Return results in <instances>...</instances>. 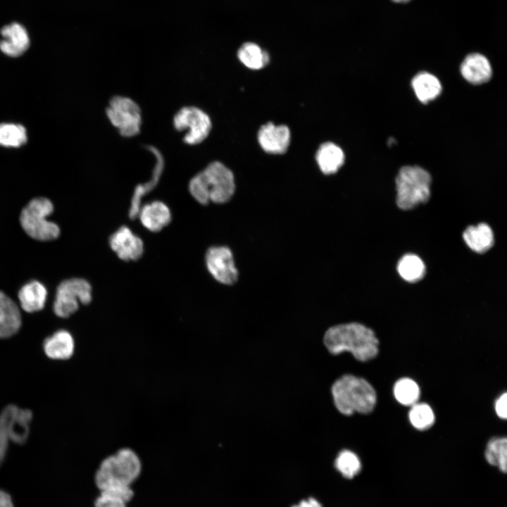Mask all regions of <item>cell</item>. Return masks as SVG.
<instances>
[{
	"label": "cell",
	"instance_id": "1",
	"mask_svg": "<svg viewBox=\"0 0 507 507\" xmlns=\"http://www.w3.org/2000/svg\"><path fill=\"white\" fill-rule=\"evenodd\" d=\"M323 344L332 355L347 351L361 362L375 358L379 353V340L374 331L356 322L329 327L324 334Z\"/></svg>",
	"mask_w": 507,
	"mask_h": 507
},
{
	"label": "cell",
	"instance_id": "2",
	"mask_svg": "<svg viewBox=\"0 0 507 507\" xmlns=\"http://www.w3.org/2000/svg\"><path fill=\"white\" fill-rule=\"evenodd\" d=\"M192 196L199 204H225L235 192L232 172L223 163L215 161L194 175L189 183Z\"/></svg>",
	"mask_w": 507,
	"mask_h": 507
},
{
	"label": "cell",
	"instance_id": "3",
	"mask_svg": "<svg viewBox=\"0 0 507 507\" xmlns=\"http://www.w3.org/2000/svg\"><path fill=\"white\" fill-rule=\"evenodd\" d=\"M334 405L344 415L354 413H370L377 403L373 387L364 378L346 374L334 382L331 387Z\"/></svg>",
	"mask_w": 507,
	"mask_h": 507
},
{
	"label": "cell",
	"instance_id": "4",
	"mask_svg": "<svg viewBox=\"0 0 507 507\" xmlns=\"http://www.w3.org/2000/svg\"><path fill=\"white\" fill-rule=\"evenodd\" d=\"M142 463L138 455L130 448H122L101 463L95 476L100 490L115 487H130L139 477Z\"/></svg>",
	"mask_w": 507,
	"mask_h": 507
},
{
	"label": "cell",
	"instance_id": "5",
	"mask_svg": "<svg viewBox=\"0 0 507 507\" xmlns=\"http://www.w3.org/2000/svg\"><path fill=\"white\" fill-rule=\"evenodd\" d=\"M396 204L403 210L413 208L425 203L430 196L432 177L425 169L418 165L401 168L396 177Z\"/></svg>",
	"mask_w": 507,
	"mask_h": 507
},
{
	"label": "cell",
	"instance_id": "6",
	"mask_svg": "<svg viewBox=\"0 0 507 507\" xmlns=\"http://www.w3.org/2000/svg\"><path fill=\"white\" fill-rule=\"evenodd\" d=\"M54 209L53 203L46 197H36L30 201L20 215V225L25 233L38 241L57 239L60 235V227L48 220Z\"/></svg>",
	"mask_w": 507,
	"mask_h": 507
},
{
	"label": "cell",
	"instance_id": "7",
	"mask_svg": "<svg viewBox=\"0 0 507 507\" xmlns=\"http://www.w3.org/2000/svg\"><path fill=\"white\" fill-rule=\"evenodd\" d=\"M92 299V287L83 278L62 281L57 287L53 310L56 315L66 318L75 313L80 304H89Z\"/></svg>",
	"mask_w": 507,
	"mask_h": 507
},
{
	"label": "cell",
	"instance_id": "8",
	"mask_svg": "<svg viewBox=\"0 0 507 507\" xmlns=\"http://www.w3.org/2000/svg\"><path fill=\"white\" fill-rule=\"evenodd\" d=\"M106 115L111 124L124 137H133L140 131L141 110L137 104L127 96H116L110 101Z\"/></svg>",
	"mask_w": 507,
	"mask_h": 507
},
{
	"label": "cell",
	"instance_id": "9",
	"mask_svg": "<svg viewBox=\"0 0 507 507\" xmlns=\"http://www.w3.org/2000/svg\"><path fill=\"white\" fill-rule=\"evenodd\" d=\"M175 128L185 132L183 141L190 145L202 142L211 130V120L208 115L195 106L180 109L173 118Z\"/></svg>",
	"mask_w": 507,
	"mask_h": 507
},
{
	"label": "cell",
	"instance_id": "10",
	"mask_svg": "<svg viewBox=\"0 0 507 507\" xmlns=\"http://www.w3.org/2000/svg\"><path fill=\"white\" fill-rule=\"evenodd\" d=\"M208 273L218 282L225 285L235 284L239 277L233 254L227 246H213L205 254Z\"/></svg>",
	"mask_w": 507,
	"mask_h": 507
},
{
	"label": "cell",
	"instance_id": "11",
	"mask_svg": "<svg viewBox=\"0 0 507 507\" xmlns=\"http://www.w3.org/2000/svg\"><path fill=\"white\" fill-rule=\"evenodd\" d=\"M111 249L125 261H137L144 253V243L128 227L121 226L109 237Z\"/></svg>",
	"mask_w": 507,
	"mask_h": 507
},
{
	"label": "cell",
	"instance_id": "12",
	"mask_svg": "<svg viewBox=\"0 0 507 507\" xmlns=\"http://www.w3.org/2000/svg\"><path fill=\"white\" fill-rule=\"evenodd\" d=\"M258 140L265 151L282 154L287 150L289 145L290 131L286 125H275L273 123H268L260 128Z\"/></svg>",
	"mask_w": 507,
	"mask_h": 507
},
{
	"label": "cell",
	"instance_id": "13",
	"mask_svg": "<svg viewBox=\"0 0 507 507\" xmlns=\"http://www.w3.org/2000/svg\"><path fill=\"white\" fill-rule=\"evenodd\" d=\"M462 77L472 84L487 82L492 75V68L489 59L477 52L468 54L460 65Z\"/></svg>",
	"mask_w": 507,
	"mask_h": 507
},
{
	"label": "cell",
	"instance_id": "14",
	"mask_svg": "<svg viewBox=\"0 0 507 507\" xmlns=\"http://www.w3.org/2000/svg\"><path fill=\"white\" fill-rule=\"evenodd\" d=\"M0 50L11 57H18L27 51L30 38L26 29L18 23L4 26L1 30Z\"/></svg>",
	"mask_w": 507,
	"mask_h": 507
},
{
	"label": "cell",
	"instance_id": "15",
	"mask_svg": "<svg viewBox=\"0 0 507 507\" xmlns=\"http://www.w3.org/2000/svg\"><path fill=\"white\" fill-rule=\"evenodd\" d=\"M137 218L146 230L156 232L170 223L172 213L165 203L154 201L142 205Z\"/></svg>",
	"mask_w": 507,
	"mask_h": 507
},
{
	"label": "cell",
	"instance_id": "16",
	"mask_svg": "<svg viewBox=\"0 0 507 507\" xmlns=\"http://www.w3.org/2000/svg\"><path fill=\"white\" fill-rule=\"evenodd\" d=\"M21 323L19 306L11 298L0 291V339L16 334Z\"/></svg>",
	"mask_w": 507,
	"mask_h": 507
},
{
	"label": "cell",
	"instance_id": "17",
	"mask_svg": "<svg viewBox=\"0 0 507 507\" xmlns=\"http://www.w3.org/2000/svg\"><path fill=\"white\" fill-rule=\"evenodd\" d=\"M6 408L10 440L16 444H23L29 435L30 424L32 418V412L15 405L7 406Z\"/></svg>",
	"mask_w": 507,
	"mask_h": 507
},
{
	"label": "cell",
	"instance_id": "18",
	"mask_svg": "<svg viewBox=\"0 0 507 507\" xmlns=\"http://www.w3.org/2000/svg\"><path fill=\"white\" fill-rule=\"evenodd\" d=\"M47 289L41 282L32 280L25 284L18 291V298L20 308L27 313H35L44 308Z\"/></svg>",
	"mask_w": 507,
	"mask_h": 507
},
{
	"label": "cell",
	"instance_id": "19",
	"mask_svg": "<svg viewBox=\"0 0 507 507\" xmlns=\"http://www.w3.org/2000/svg\"><path fill=\"white\" fill-rule=\"evenodd\" d=\"M43 347L46 355L50 358L65 360L73 356L75 342L68 331L60 330L44 340Z\"/></svg>",
	"mask_w": 507,
	"mask_h": 507
},
{
	"label": "cell",
	"instance_id": "20",
	"mask_svg": "<svg viewBox=\"0 0 507 507\" xmlns=\"http://www.w3.org/2000/svg\"><path fill=\"white\" fill-rule=\"evenodd\" d=\"M411 87L416 97L423 104L434 100L442 90L439 79L433 74L424 71L417 73L413 77Z\"/></svg>",
	"mask_w": 507,
	"mask_h": 507
},
{
	"label": "cell",
	"instance_id": "21",
	"mask_svg": "<svg viewBox=\"0 0 507 507\" xmlns=\"http://www.w3.org/2000/svg\"><path fill=\"white\" fill-rule=\"evenodd\" d=\"M463 238L468 246L475 252L482 254L494 244V234L486 223L468 227L463 233Z\"/></svg>",
	"mask_w": 507,
	"mask_h": 507
},
{
	"label": "cell",
	"instance_id": "22",
	"mask_svg": "<svg viewBox=\"0 0 507 507\" xmlns=\"http://www.w3.org/2000/svg\"><path fill=\"white\" fill-rule=\"evenodd\" d=\"M315 158L322 173L332 175L343 165L345 156L339 146L332 142H325L317 151Z\"/></svg>",
	"mask_w": 507,
	"mask_h": 507
},
{
	"label": "cell",
	"instance_id": "23",
	"mask_svg": "<svg viewBox=\"0 0 507 507\" xmlns=\"http://www.w3.org/2000/svg\"><path fill=\"white\" fill-rule=\"evenodd\" d=\"M95 507H127L133 496L130 487H115L100 490Z\"/></svg>",
	"mask_w": 507,
	"mask_h": 507
},
{
	"label": "cell",
	"instance_id": "24",
	"mask_svg": "<svg viewBox=\"0 0 507 507\" xmlns=\"http://www.w3.org/2000/svg\"><path fill=\"white\" fill-rule=\"evenodd\" d=\"M487 462L497 467L503 473L507 470V439L506 437H492L487 444L484 451Z\"/></svg>",
	"mask_w": 507,
	"mask_h": 507
},
{
	"label": "cell",
	"instance_id": "25",
	"mask_svg": "<svg viewBox=\"0 0 507 507\" xmlns=\"http://www.w3.org/2000/svg\"><path fill=\"white\" fill-rule=\"evenodd\" d=\"M237 56L246 67L253 70L265 67L270 61L268 54L251 42L244 44L238 50Z\"/></svg>",
	"mask_w": 507,
	"mask_h": 507
},
{
	"label": "cell",
	"instance_id": "26",
	"mask_svg": "<svg viewBox=\"0 0 507 507\" xmlns=\"http://www.w3.org/2000/svg\"><path fill=\"white\" fill-rule=\"evenodd\" d=\"M397 271L406 281L415 282L420 280L425 273V265L422 259L415 254H406L397 264Z\"/></svg>",
	"mask_w": 507,
	"mask_h": 507
},
{
	"label": "cell",
	"instance_id": "27",
	"mask_svg": "<svg viewBox=\"0 0 507 507\" xmlns=\"http://www.w3.org/2000/svg\"><path fill=\"white\" fill-rule=\"evenodd\" d=\"M27 140L25 127L11 123L0 124V146L5 147H20Z\"/></svg>",
	"mask_w": 507,
	"mask_h": 507
},
{
	"label": "cell",
	"instance_id": "28",
	"mask_svg": "<svg viewBox=\"0 0 507 507\" xmlns=\"http://www.w3.org/2000/svg\"><path fill=\"white\" fill-rule=\"evenodd\" d=\"M394 395L396 401L403 406H413L420 398L418 384L412 379L403 377L397 380L394 386Z\"/></svg>",
	"mask_w": 507,
	"mask_h": 507
},
{
	"label": "cell",
	"instance_id": "29",
	"mask_svg": "<svg viewBox=\"0 0 507 507\" xmlns=\"http://www.w3.org/2000/svg\"><path fill=\"white\" fill-rule=\"evenodd\" d=\"M335 468L347 479H352L361 470V462L359 457L352 451H341L334 461Z\"/></svg>",
	"mask_w": 507,
	"mask_h": 507
},
{
	"label": "cell",
	"instance_id": "30",
	"mask_svg": "<svg viewBox=\"0 0 507 507\" xmlns=\"http://www.w3.org/2000/svg\"><path fill=\"white\" fill-rule=\"evenodd\" d=\"M408 418L411 425L419 430L430 428L435 421L434 411L428 404L425 403H416L411 406Z\"/></svg>",
	"mask_w": 507,
	"mask_h": 507
},
{
	"label": "cell",
	"instance_id": "31",
	"mask_svg": "<svg viewBox=\"0 0 507 507\" xmlns=\"http://www.w3.org/2000/svg\"><path fill=\"white\" fill-rule=\"evenodd\" d=\"M10 441L8 428V414L6 407L0 413V464L2 463Z\"/></svg>",
	"mask_w": 507,
	"mask_h": 507
},
{
	"label": "cell",
	"instance_id": "32",
	"mask_svg": "<svg viewBox=\"0 0 507 507\" xmlns=\"http://www.w3.org/2000/svg\"><path fill=\"white\" fill-rule=\"evenodd\" d=\"M507 394L503 393L495 401V411L499 418L506 420L507 418Z\"/></svg>",
	"mask_w": 507,
	"mask_h": 507
},
{
	"label": "cell",
	"instance_id": "33",
	"mask_svg": "<svg viewBox=\"0 0 507 507\" xmlns=\"http://www.w3.org/2000/svg\"><path fill=\"white\" fill-rule=\"evenodd\" d=\"M292 507H322L321 503L315 499L311 497L301 501L298 504Z\"/></svg>",
	"mask_w": 507,
	"mask_h": 507
},
{
	"label": "cell",
	"instance_id": "34",
	"mask_svg": "<svg viewBox=\"0 0 507 507\" xmlns=\"http://www.w3.org/2000/svg\"><path fill=\"white\" fill-rule=\"evenodd\" d=\"M0 507H13L11 496L2 490H0Z\"/></svg>",
	"mask_w": 507,
	"mask_h": 507
},
{
	"label": "cell",
	"instance_id": "35",
	"mask_svg": "<svg viewBox=\"0 0 507 507\" xmlns=\"http://www.w3.org/2000/svg\"><path fill=\"white\" fill-rule=\"evenodd\" d=\"M392 2L399 4H403L410 2L411 0H391Z\"/></svg>",
	"mask_w": 507,
	"mask_h": 507
}]
</instances>
